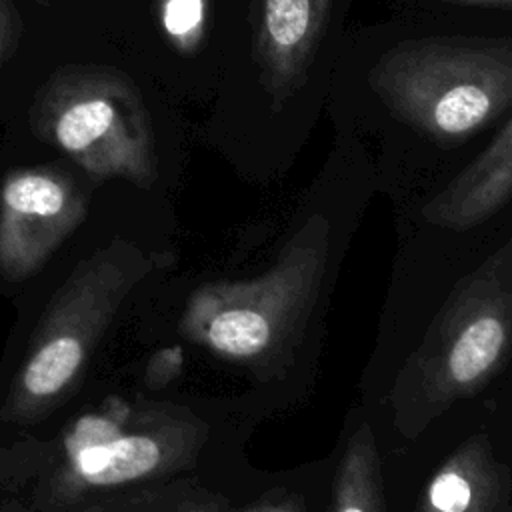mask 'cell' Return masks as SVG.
Masks as SVG:
<instances>
[{
    "label": "cell",
    "instance_id": "cell-1",
    "mask_svg": "<svg viewBox=\"0 0 512 512\" xmlns=\"http://www.w3.org/2000/svg\"><path fill=\"white\" fill-rule=\"evenodd\" d=\"M512 352V238L466 274L404 360L390 388L394 428L414 440L478 394Z\"/></svg>",
    "mask_w": 512,
    "mask_h": 512
},
{
    "label": "cell",
    "instance_id": "cell-2",
    "mask_svg": "<svg viewBox=\"0 0 512 512\" xmlns=\"http://www.w3.org/2000/svg\"><path fill=\"white\" fill-rule=\"evenodd\" d=\"M330 224L310 216L256 278L210 282L194 290L180 332L262 378L280 374L294 358L316 304L328 262Z\"/></svg>",
    "mask_w": 512,
    "mask_h": 512
},
{
    "label": "cell",
    "instance_id": "cell-3",
    "mask_svg": "<svg viewBox=\"0 0 512 512\" xmlns=\"http://www.w3.org/2000/svg\"><path fill=\"white\" fill-rule=\"evenodd\" d=\"M370 84L402 122L460 142L512 106V40L404 42L382 56Z\"/></svg>",
    "mask_w": 512,
    "mask_h": 512
},
{
    "label": "cell",
    "instance_id": "cell-4",
    "mask_svg": "<svg viewBox=\"0 0 512 512\" xmlns=\"http://www.w3.org/2000/svg\"><path fill=\"white\" fill-rule=\"evenodd\" d=\"M36 130L96 178L148 188L156 178L150 120L130 78L88 68L56 78L34 108Z\"/></svg>",
    "mask_w": 512,
    "mask_h": 512
},
{
    "label": "cell",
    "instance_id": "cell-5",
    "mask_svg": "<svg viewBox=\"0 0 512 512\" xmlns=\"http://www.w3.org/2000/svg\"><path fill=\"white\" fill-rule=\"evenodd\" d=\"M130 256L132 250L110 248L78 266L68 278L20 372V408H38L50 402L78 376L98 332L138 278L136 270L146 264Z\"/></svg>",
    "mask_w": 512,
    "mask_h": 512
},
{
    "label": "cell",
    "instance_id": "cell-6",
    "mask_svg": "<svg viewBox=\"0 0 512 512\" xmlns=\"http://www.w3.org/2000/svg\"><path fill=\"white\" fill-rule=\"evenodd\" d=\"M86 198L74 180L50 166L12 170L0 188V272L24 280L84 220Z\"/></svg>",
    "mask_w": 512,
    "mask_h": 512
},
{
    "label": "cell",
    "instance_id": "cell-7",
    "mask_svg": "<svg viewBox=\"0 0 512 512\" xmlns=\"http://www.w3.org/2000/svg\"><path fill=\"white\" fill-rule=\"evenodd\" d=\"M202 442L194 420H168L152 430L124 432L102 414H86L66 438L74 474L92 486H116L188 460Z\"/></svg>",
    "mask_w": 512,
    "mask_h": 512
},
{
    "label": "cell",
    "instance_id": "cell-8",
    "mask_svg": "<svg viewBox=\"0 0 512 512\" xmlns=\"http://www.w3.org/2000/svg\"><path fill=\"white\" fill-rule=\"evenodd\" d=\"M330 8L332 0H262L256 58L262 84L276 108L300 88Z\"/></svg>",
    "mask_w": 512,
    "mask_h": 512
},
{
    "label": "cell",
    "instance_id": "cell-9",
    "mask_svg": "<svg viewBox=\"0 0 512 512\" xmlns=\"http://www.w3.org/2000/svg\"><path fill=\"white\" fill-rule=\"evenodd\" d=\"M418 512H512V476L486 434L466 438L430 476Z\"/></svg>",
    "mask_w": 512,
    "mask_h": 512
},
{
    "label": "cell",
    "instance_id": "cell-10",
    "mask_svg": "<svg viewBox=\"0 0 512 512\" xmlns=\"http://www.w3.org/2000/svg\"><path fill=\"white\" fill-rule=\"evenodd\" d=\"M512 198V118L494 140L422 210L440 228L468 230Z\"/></svg>",
    "mask_w": 512,
    "mask_h": 512
},
{
    "label": "cell",
    "instance_id": "cell-11",
    "mask_svg": "<svg viewBox=\"0 0 512 512\" xmlns=\"http://www.w3.org/2000/svg\"><path fill=\"white\" fill-rule=\"evenodd\" d=\"M326 512H384L380 454L368 424H360L346 442Z\"/></svg>",
    "mask_w": 512,
    "mask_h": 512
},
{
    "label": "cell",
    "instance_id": "cell-12",
    "mask_svg": "<svg viewBox=\"0 0 512 512\" xmlns=\"http://www.w3.org/2000/svg\"><path fill=\"white\" fill-rule=\"evenodd\" d=\"M210 0H158V24L168 44L184 56L198 52L206 38Z\"/></svg>",
    "mask_w": 512,
    "mask_h": 512
},
{
    "label": "cell",
    "instance_id": "cell-13",
    "mask_svg": "<svg viewBox=\"0 0 512 512\" xmlns=\"http://www.w3.org/2000/svg\"><path fill=\"white\" fill-rule=\"evenodd\" d=\"M244 512H306L304 500L292 492H272L260 498L256 504L246 508Z\"/></svg>",
    "mask_w": 512,
    "mask_h": 512
},
{
    "label": "cell",
    "instance_id": "cell-14",
    "mask_svg": "<svg viewBox=\"0 0 512 512\" xmlns=\"http://www.w3.org/2000/svg\"><path fill=\"white\" fill-rule=\"evenodd\" d=\"M458 4L468 6H482V8H500V10H512V0H452Z\"/></svg>",
    "mask_w": 512,
    "mask_h": 512
},
{
    "label": "cell",
    "instance_id": "cell-15",
    "mask_svg": "<svg viewBox=\"0 0 512 512\" xmlns=\"http://www.w3.org/2000/svg\"><path fill=\"white\" fill-rule=\"evenodd\" d=\"M6 40H8V22H6V16L0 10V54L6 48Z\"/></svg>",
    "mask_w": 512,
    "mask_h": 512
}]
</instances>
